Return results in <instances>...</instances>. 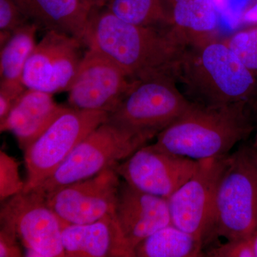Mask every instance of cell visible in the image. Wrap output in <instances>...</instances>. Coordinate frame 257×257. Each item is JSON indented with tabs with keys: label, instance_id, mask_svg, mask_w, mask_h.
<instances>
[{
	"label": "cell",
	"instance_id": "1",
	"mask_svg": "<svg viewBox=\"0 0 257 257\" xmlns=\"http://www.w3.org/2000/svg\"><path fill=\"white\" fill-rule=\"evenodd\" d=\"M84 44L114 62L133 81L165 75L177 79L187 45L172 27L132 25L105 8L90 12Z\"/></svg>",
	"mask_w": 257,
	"mask_h": 257
},
{
	"label": "cell",
	"instance_id": "2",
	"mask_svg": "<svg viewBox=\"0 0 257 257\" xmlns=\"http://www.w3.org/2000/svg\"><path fill=\"white\" fill-rule=\"evenodd\" d=\"M189 100L207 106L246 102L257 107V80L239 57L214 36L189 44L177 70Z\"/></svg>",
	"mask_w": 257,
	"mask_h": 257
},
{
	"label": "cell",
	"instance_id": "3",
	"mask_svg": "<svg viewBox=\"0 0 257 257\" xmlns=\"http://www.w3.org/2000/svg\"><path fill=\"white\" fill-rule=\"evenodd\" d=\"M256 128L252 107L246 102L207 106L193 102L178 119L157 137L154 146L194 160L229 155Z\"/></svg>",
	"mask_w": 257,
	"mask_h": 257
},
{
	"label": "cell",
	"instance_id": "4",
	"mask_svg": "<svg viewBox=\"0 0 257 257\" xmlns=\"http://www.w3.org/2000/svg\"><path fill=\"white\" fill-rule=\"evenodd\" d=\"M256 229L257 162L251 144H243L229 155L218 183L205 246L219 237L249 238Z\"/></svg>",
	"mask_w": 257,
	"mask_h": 257
},
{
	"label": "cell",
	"instance_id": "5",
	"mask_svg": "<svg viewBox=\"0 0 257 257\" xmlns=\"http://www.w3.org/2000/svg\"><path fill=\"white\" fill-rule=\"evenodd\" d=\"M177 83L167 75L135 80L106 121L150 141L157 138L192 106Z\"/></svg>",
	"mask_w": 257,
	"mask_h": 257
},
{
	"label": "cell",
	"instance_id": "6",
	"mask_svg": "<svg viewBox=\"0 0 257 257\" xmlns=\"http://www.w3.org/2000/svg\"><path fill=\"white\" fill-rule=\"evenodd\" d=\"M150 140L105 121L89 134L36 190L44 195L112 168Z\"/></svg>",
	"mask_w": 257,
	"mask_h": 257
},
{
	"label": "cell",
	"instance_id": "7",
	"mask_svg": "<svg viewBox=\"0 0 257 257\" xmlns=\"http://www.w3.org/2000/svg\"><path fill=\"white\" fill-rule=\"evenodd\" d=\"M104 111L68 106L46 131L25 151L27 180L25 192L48 179L89 134L107 120Z\"/></svg>",
	"mask_w": 257,
	"mask_h": 257
},
{
	"label": "cell",
	"instance_id": "8",
	"mask_svg": "<svg viewBox=\"0 0 257 257\" xmlns=\"http://www.w3.org/2000/svg\"><path fill=\"white\" fill-rule=\"evenodd\" d=\"M1 227L10 230L26 248L27 256L64 257V225L36 190L20 192L3 204Z\"/></svg>",
	"mask_w": 257,
	"mask_h": 257
},
{
	"label": "cell",
	"instance_id": "9",
	"mask_svg": "<svg viewBox=\"0 0 257 257\" xmlns=\"http://www.w3.org/2000/svg\"><path fill=\"white\" fill-rule=\"evenodd\" d=\"M84 47L82 41L67 34L45 32L27 62L24 85L52 94L68 92L82 62Z\"/></svg>",
	"mask_w": 257,
	"mask_h": 257
},
{
	"label": "cell",
	"instance_id": "10",
	"mask_svg": "<svg viewBox=\"0 0 257 257\" xmlns=\"http://www.w3.org/2000/svg\"><path fill=\"white\" fill-rule=\"evenodd\" d=\"M229 156L199 160L194 175L167 199L172 224L202 239L204 246L210 232L218 183Z\"/></svg>",
	"mask_w": 257,
	"mask_h": 257
},
{
	"label": "cell",
	"instance_id": "11",
	"mask_svg": "<svg viewBox=\"0 0 257 257\" xmlns=\"http://www.w3.org/2000/svg\"><path fill=\"white\" fill-rule=\"evenodd\" d=\"M120 177L115 167L45 195L64 226L83 224L115 214Z\"/></svg>",
	"mask_w": 257,
	"mask_h": 257
},
{
	"label": "cell",
	"instance_id": "12",
	"mask_svg": "<svg viewBox=\"0 0 257 257\" xmlns=\"http://www.w3.org/2000/svg\"><path fill=\"white\" fill-rule=\"evenodd\" d=\"M134 82L114 62L87 48L67 92L69 106L109 114L122 101Z\"/></svg>",
	"mask_w": 257,
	"mask_h": 257
},
{
	"label": "cell",
	"instance_id": "13",
	"mask_svg": "<svg viewBox=\"0 0 257 257\" xmlns=\"http://www.w3.org/2000/svg\"><path fill=\"white\" fill-rule=\"evenodd\" d=\"M199 161L145 145L115 167L123 181L143 192L169 197L194 175Z\"/></svg>",
	"mask_w": 257,
	"mask_h": 257
},
{
	"label": "cell",
	"instance_id": "14",
	"mask_svg": "<svg viewBox=\"0 0 257 257\" xmlns=\"http://www.w3.org/2000/svg\"><path fill=\"white\" fill-rule=\"evenodd\" d=\"M116 220L133 250L150 235L172 224L168 199L121 182L115 209Z\"/></svg>",
	"mask_w": 257,
	"mask_h": 257
},
{
	"label": "cell",
	"instance_id": "15",
	"mask_svg": "<svg viewBox=\"0 0 257 257\" xmlns=\"http://www.w3.org/2000/svg\"><path fill=\"white\" fill-rule=\"evenodd\" d=\"M62 239L66 256L135 257L115 214L87 224L67 225Z\"/></svg>",
	"mask_w": 257,
	"mask_h": 257
},
{
	"label": "cell",
	"instance_id": "16",
	"mask_svg": "<svg viewBox=\"0 0 257 257\" xmlns=\"http://www.w3.org/2000/svg\"><path fill=\"white\" fill-rule=\"evenodd\" d=\"M53 95L27 88L0 122L1 133H13L20 148L28 150L68 107L57 104Z\"/></svg>",
	"mask_w": 257,
	"mask_h": 257
},
{
	"label": "cell",
	"instance_id": "17",
	"mask_svg": "<svg viewBox=\"0 0 257 257\" xmlns=\"http://www.w3.org/2000/svg\"><path fill=\"white\" fill-rule=\"evenodd\" d=\"M29 21L45 32L57 31L84 43L90 10L81 0H13Z\"/></svg>",
	"mask_w": 257,
	"mask_h": 257
},
{
	"label": "cell",
	"instance_id": "18",
	"mask_svg": "<svg viewBox=\"0 0 257 257\" xmlns=\"http://www.w3.org/2000/svg\"><path fill=\"white\" fill-rule=\"evenodd\" d=\"M172 28L187 45L216 36L219 15L214 0H169Z\"/></svg>",
	"mask_w": 257,
	"mask_h": 257
},
{
	"label": "cell",
	"instance_id": "19",
	"mask_svg": "<svg viewBox=\"0 0 257 257\" xmlns=\"http://www.w3.org/2000/svg\"><path fill=\"white\" fill-rule=\"evenodd\" d=\"M39 28L29 22L13 32L0 52V87L25 91L23 74L29 57L36 47Z\"/></svg>",
	"mask_w": 257,
	"mask_h": 257
},
{
	"label": "cell",
	"instance_id": "20",
	"mask_svg": "<svg viewBox=\"0 0 257 257\" xmlns=\"http://www.w3.org/2000/svg\"><path fill=\"white\" fill-rule=\"evenodd\" d=\"M203 248L202 239L171 224L142 241L134 253L135 257L205 256Z\"/></svg>",
	"mask_w": 257,
	"mask_h": 257
},
{
	"label": "cell",
	"instance_id": "21",
	"mask_svg": "<svg viewBox=\"0 0 257 257\" xmlns=\"http://www.w3.org/2000/svg\"><path fill=\"white\" fill-rule=\"evenodd\" d=\"M104 8L116 18L132 25L172 27L169 0H108Z\"/></svg>",
	"mask_w": 257,
	"mask_h": 257
},
{
	"label": "cell",
	"instance_id": "22",
	"mask_svg": "<svg viewBox=\"0 0 257 257\" xmlns=\"http://www.w3.org/2000/svg\"><path fill=\"white\" fill-rule=\"evenodd\" d=\"M223 40L257 80V24L234 32Z\"/></svg>",
	"mask_w": 257,
	"mask_h": 257
},
{
	"label": "cell",
	"instance_id": "23",
	"mask_svg": "<svg viewBox=\"0 0 257 257\" xmlns=\"http://www.w3.org/2000/svg\"><path fill=\"white\" fill-rule=\"evenodd\" d=\"M20 163L6 152H0V199L2 202L20 194L25 182L20 175Z\"/></svg>",
	"mask_w": 257,
	"mask_h": 257
},
{
	"label": "cell",
	"instance_id": "24",
	"mask_svg": "<svg viewBox=\"0 0 257 257\" xmlns=\"http://www.w3.org/2000/svg\"><path fill=\"white\" fill-rule=\"evenodd\" d=\"M29 22L13 0H0V46L9 40L15 30Z\"/></svg>",
	"mask_w": 257,
	"mask_h": 257
},
{
	"label": "cell",
	"instance_id": "25",
	"mask_svg": "<svg viewBox=\"0 0 257 257\" xmlns=\"http://www.w3.org/2000/svg\"><path fill=\"white\" fill-rule=\"evenodd\" d=\"M209 257H255L249 238L227 240L226 243L214 245L205 253Z\"/></svg>",
	"mask_w": 257,
	"mask_h": 257
},
{
	"label": "cell",
	"instance_id": "26",
	"mask_svg": "<svg viewBox=\"0 0 257 257\" xmlns=\"http://www.w3.org/2000/svg\"><path fill=\"white\" fill-rule=\"evenodd\" d=\"M23 256L20 241L11 231L1 227L0 231V257Z\"/></svg>",
	"mask_w": 257,
	"mask_h": 257
},
{
	"label": "cell",
	"instance_id": "27",
	"mask_svg": "<svg viewBox=\"0 0 257 257\" xmlns=\"http://www.w3.org/2000/svg\"><path fill=\"white\" fill-rule=\"evenodd\" d=\"M81 1L88 9L92 11V10L104 8L108 0H81Z\"/></svg>",
	"mask_w": 257,
	"mask_h": 257
},
{
	"label": "cell",
	"instance_id": "28",
	"mask_svg": "<svg viewBox=\"0 0 257 257\" xmlns=\"http://www.w3.org/2000/svg\"><path fill=\"white\" fill-rule=\"evenodd\" d=\"M250 239H251V243H252L255 257H257V229L255 230L253 234L251 235Z\"/></svg>",
	"mask_w": 257,
	"mask_h": 257
},
{
	"label": "cell",
	"instance_id": "29",
	"mask_svg": "<svg viewBox=\"0 0 257 257\" xmlns=\"http://www.w3.org/2000/svg\"><path fill=\"white\" fill-rule=\"evenodd\" d=\"M253 113H254L255 123H256V128H255L256 134H255L254 140H253V143H251V146L254 149L255 151L257 152V107L253 110Z\"/></svg>",
	"mask_w": 257,
	"mask_h": 257
},
{
	"label": "cell",
	"instance_id": "30",
	"mask_svg": "<svg viewBox=\"0 0 257 257\" xmlns=\"http://www.w3.org/2000/svg\"><path fill=\"white\" fill-rule=\"evenodd\" d=\"M253 152H254L255 157H256V162H257V152L256 151H255L254 149L253 148Z\"/></svg>",
	"mask_w": 257,
	"mask_h": 257
}]
</instances>
